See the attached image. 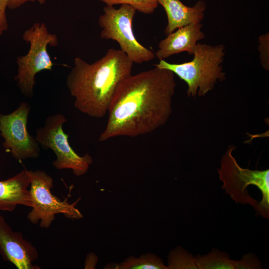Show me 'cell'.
Instances as JSON below:
<instances>
[{
  "label": "cell",
  "mask_w": 269,
  "mask_h": 269,
  "mask_svg": "<svg viewBox=\"0 0 269 269\" xmlns=\"http://www.w3.org/2000/svg\"><path fill=\"white\" fill-rule=\"evenodd\" d=\"M174 75L155 66L126 78L111 101L108 122L99 141L118 136L136 137L165 124L172 113Z\"/></svg>",
  "instance_id": "cell-1"
},
{
  "label": "cell",
  "mask_w": 269,
  "mask_h": 269,
  "mask_svg": "<svg viewBox=\"0 0 269 269\" xmlns=\"http://www.w3.org/2000/svg\"><path fill=\"white\" fill-rule=\"evenodd\" d=\"M133 64L121 49L110 48L91 64L76 57L66 81L74 107L91 117H104L119 85L131 75Z\"/></svg>",
  "instance_id": "cell-2"
},
{
  "label": "cell",
  "mask_w": 269,
  "mask_h": 269,
  "mask_svg": "<svg viewBox=\"0 0 269 269\" xmlns=\"http://www.w3.org/2000/svg\"><path fill=\"white\" fill-rule=\"evenodd\" d=\"M235 148L233 145L228 147L218 169L222 188L236 203L249 204L257 215L269 219V169L241 167L232 155Z\"/></svg>",
  "instance_id": "cell-3"
},
{
  "label": "cell",
  "mask_w": 269,
  "mask_h": 269,
  "mask_svg": "<svg viewBox=\"0 0 269 269\" xmlns=\"http://www.w3.org/2000/svg\"><path fill=\"white\" fill-rule=\"evenodd\" d=\"M226 54L224 44L210 45L198 42L191 61L179 64L159 60L154 66L168 69L187 84V95L195 98L212 91L218 82L226 79L223 63Z\"/></svg>",
  "instance_id": "cell-4"
},
{
  "label": "cell",
  "mask_w": 269,
  "mask_h": 269,
  "mask_svg": "<svg viewBox=\"0 0 269 269\" xmlns=\"http://www.w3.org/2000/svg\"><path fill=\"white\" fill-rule=\"evenodd\" d=\"M22 39L29 43L28 53L16 59L17 74L15 79L24 96L32 97L35 75L43 70H51L53 63L47 48L58 44L56 34L49 32L43 22H36L25 30Z\"/></svg>",
  "instance_id": "cell-5"
},
{
  "label": "cell",
  "mask_w": 269,
  "mask_h": 269,
  "mask_svg": "<svg viewBox=\"0 0 269 269\" xmlns=\"http://www.w3.org/2000/svg\"><path fill=\"white\" fill-rule=\"evenodd\" d=\"M28 174L32 202V209L27 216L29 221L33 224L39 223L41 228L47 229L58 214L72 220L83 218L82 214L76 207L80 198L72 203L68 202L67 198L62 200L52 193L54 180L46 172L40 170H28Z\"/></svg>",
  "instance_id": "cell-6"
},
{
  "label": "cell",
  "mask_w": 269,
  "mask_h": 269,
  "mask_svg": "<svg viewBox=\"0 0 269 269\" xmlns=\"http://www.w3.org/2000/svg\"><path fill=\"white\" fill-rule=\"evenodd\" d=\"M136 10L128 4H121L119 8L106 5L98 19L101 28L102 39L117 41L121 49L133 63L141 64L155 58V53L141 45L136 39L132 22Z\"/></svg>",
  "instance_id": "cell-7"
},
{
  "label": "cell",
  "mask_w": 269,
  "mask_h": 269,
  "mask_svg": "<svg viewBox=\"0 0 269 269\" xmlns=\"http://www.w3.org/2000/svg\"><path fill=\"white\" fill-rule=\"evenodd\" d=\"M67 119L61 114L48 116L44 125L36 130L35 138L43 149H50L55 153L56 159L52 162L58 169H70L76 176L88 171L93 163L88 153L80 156L72 148L68 141V135L63 130Z\"/></svg>",
  "instance_id": "cell-8"
},
{
  "label": "cell",
  "mask_w": 269,
  "mask_h": 269,
  "mask_svg": "<svg viewBox=\"0 0 269 269\" xmlns=\"http://www.w3.org/2000/svg\"><path fill=\"white\" fill-rule=\"evenodd\" d=\"M30 107L22 102L15 111L8 115L0 113V135L4 141L3 146L17 160L36 158L39 156V144L27 130Z\"/></svg>",
  "instance_id": "cell-9"
},
{
  "label": "cell",
  "mask_w": 269,
  "mask_h": 269,
  "mask_svg": "<svg viewBox=\"0 0 269 269\" xmlns=\"http://www.w3.org/2000/svg\"><path fill=\"white\" fill-rule=\"evenodd\" d=\"M0 255L3 260L18 269H39L33 263L38 258L35 247L23 238L22 233L14 232L0 215Z\"/></svg>",
  "instance_id": "cell-10"
},
{
  "label": "cell",
  "mask_w": 269,
  "mask_h": 269,
  "mask_svg": "<svg viewBox=\"0 0 269 269\" xmlns=\"http://www.w3.org/2000/svg\"><path fill=\"white\" fill-rule=\"evenodd\" d=\"M201 23H193L177 28L166 35L158 43V49L155 53L159 60L183 52L193 55L198 41L205 38L201 30Z\"/></svg>",
  "instance_id": "cell-11"
},
{
  "label": "cell",
  "mask_w": 269,
  "mask_h": 269,
  "mask_svg": "<svg viewBox=\"0 0 269 269\" xmlns=\"http://www.w3.org/2000/svg\"><path fill=\"white\" fill-rule=\"evenodd\" d=\"M164 9L167 24L164 29L166 35L189 24L201 23L205 17L207 4L205 1H198L193 6L183 4L180 0H156Z\"/></svg>",
  "instance_id": "cell-12"
},
{
  "label": "cell",
  "mask_w": 269,
  "mask_h": 269,
  "mask_svg": "<svg viewBox=\"0 0 269 269\" xmlns=\"http://www.w3.org/2000/svg\"><path fill=\"white\" fill-rule=\"evenodd\" d=\"M28 170L24 169L13 177L0 181V211L12 212L17 205L32 206L29 190Z\"/></svg>",
  "instance_id": "cell-13"
},
{
  "label": "cell",
  "mask_w": 269,
  "mask_h": 269,
  "mask_svg": "<svg viewBox=\"0 0 269 269\" xmlns=\"http://www.w3.org/2000/svg\"><path fill=\"white\" fill-rule=\"evenodd\" d=\"M113 269H168L162 260L156 255L147 253L139 257L133 256L126 259Z\"/></svg>",
  "instance_id": "cell-14"
},
{
  "label": "cell",
  "mask_w": 269,
  "mask_h": 269,
  "mask_svg": "<svg viewBox=\"0 0 269 269\" xmlns=\"http://www.w3.org/2000/svg\"><path fill=\"white\" fill-rule=\"evenodd\" d=\"M196 261L198 269H235L229 255L216 249L206 255H198Z\"/></svg>",
  "instance_id": "cell-15"
},
{
  "label": "cell",
  "mask_w": 269,
  "mask_h": 269,
  "mask_svg": "<svg viewBox=\"0 0 269 269\" xmlns=\"http://www.w3.org/2000/svg\"><path fill=\"white\" fill-rule=\"evenodd\" d=\"M168 259V269H198L195 257L181 247L170 252Z\"/></svg>",
  "instance_id": "cell-16"
},
{
  "label": "cell",
  "mask_w": 269,
  "mask_h": 269,
  "mask_svg": "<svg viewBox=\"0 0 269 269\" xmlns=\"http://www.w3.org/2000/svg\"><path fill=\"white\" fill-rule=\"evenodd\" d=\"M106 5L114 6L117 4H128L136 11L144 14H151L156 9L158 3L156 0H99Z\"/></svg>",
  "instance_id": "cell-17"
},
{
  "label": "cell",
  "mask_w": 269,
  "mask_h": 269,
  "mask_svg": "<svg viewBox=\"0 0 269 269\" xmlns=\"http://www.w3.org/2000/svg\"><path fill=\"white\" fill-rule=\"evenodd\" d=\"M258 51L262 67L269 70V33L267 32L261 35L258 38Z\"/></svg>",
  "instance_id": "cell-18"
},
{
  "label": "cell",
  "mask_w": 269,
  "mask_h": 269,
  "mask_svg": "<svg viewBox=\"0 0 269 269\" xmlns=\"http://www.w3.org/2000/svg\"><path fill=\"white\" fill-rule=\"evenodd\" d=\"M235 269H262L261 262L253 254L248 253L243 256L239 261H233Z\"/></svg>",
  "instance_id": "cell-19"
},
{
  "label": "cell",
  "mask_w": 269,
  "mask_h": 269,
  "mask_svg": "<svg viewBox=\"0 0 269 269\" xmlns=\"http://www.w3.org/2000/svg\"><path fill=\"white\" fill-rule=\"evenodd\" d=\"M9 0H0V35L7 29L8 25L6 16V8Z\"/></svg>",
  "instance_id": "cell-20"
},
{
  "label": "cell",
  "mask_w": 269,
  "mask_h": 269,
  "mask_svg": "<svg viewBox=\"0 0 269 269\" xmlns=\"http://www.w3.org/2000/svg\"><path fill=\"white\" fill-rule=\"evenodd\" d=\"M46 0H9L7 7L13 9L19 7L20 5L28 1H38L40 4L45 2Z\"/></svg>",
  "instance_id": "cell-21"
},
{
  "label": "cell",
  "mask_w": 269,
  "mask_h": 269,
  "mask_svg": "<svg viewBox=\"0 0 269 269\" xmlns=\"http://www.w3.org/2000/svg\"><path fill=\"white\" fill-rule=\"evenodd\" d=\"M97 258L93 253H90L87 256L85 263V269H94L97 262Z\"/></svg>",
  "instance_id": "cell-22"
}]
</instances>
